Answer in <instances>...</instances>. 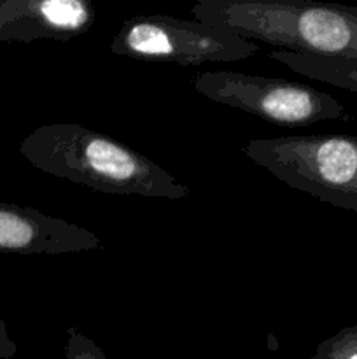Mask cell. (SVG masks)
I'll return each mask as SVG.
<instances>
[{"label":"cell","instance_id":"6da1fadb","mask_svg":"<svg viewBox=\"0 0 357 359\" xmlns=\"http://www.w3.org/2000/svg\"><path fill=\"white\" fill-rule=\"evenodd\" d=\"M20 153L41 172L107 195L182 200L191 193L146 154L83 125L38 126L21 140Z\"/></svg>","mask_w":357,"mask_h":359},{"label":"cell","instance_id":"7a4b0ae2","mask_svg":"<svg viewBox=\"0 0 357 359\" xmlns=\"http://www.w3.org/2000/svg\"><path fill=\"white\" fill-rule=\"evenodd\" d=\"M200 23L280 51L357 60V7L314 0H200Z\"/></svg>","mask_w":357,"mask_h":359},{"label":"cell","instance_id":"3957f363","mask_svg":"<svg viewBox=\"0 0 357 359\" xmlns=\"http://www.w3.org/2000/svg\"><path fill=\"white\" fill-rule=\"evenodd\" d=\"M244 153L289 188L338 209L357 212V137L254 139L244 147Z\"/></svg>","mask_w":357,"mask_h":359},{"label":"cell","instance_id":"277c9868","mask_svg":"<svg viewBox=\"0 0 357 359\" xmlns=\"http://www.w3.org/2000/svg\"><path fill=\"white\" fill-rule=\"evenodd\" d=\"M108 51L122 58L177 65L231 63L259 51L255 42L224 28L168 14H142L125 21L108 44Z\"/></svg>","mask_w":357,"mask_h":359},{"label":"cell","instance_id":"5b68a950","mask_svg":"<svg viewBox=\"0 0 357 359\" xmlns=\"http://www.w3.org/2000/svg\"><path fill=\"white\" fill-rule=\"evenodd\" d=\"M202 97L280 126L314 125L329 119H349V112L332 95L310 84L262 77L234 70H206L192 77Z\"/></svg>","mask_w":357,"mask_h":359},{"label":"cell","instance_id":"8992f818","mask_svg":"<svg viewBox=\"0 0 357 359\" xmlns=\"http://www.w3.org/2000/svg\"><path fill=\"white\" fill-rule=\"evenodd\" d=\"M102 238L79 224L31 207L0 202V251L58 256L102 249Z\"/></svg>","mask_w":357,"mask_h":359},{"label":"cell","instance_id":"52a82bcc","mask_svg":"<svg viewBox=\"0 0 357 359\" xmlns=\"http://www.w3.org/2000/svg\"><path fill=\"white\" fill-rule=\"evenodd\" d=\"M86 0H0V42L69 41L93 25Z\"/></svg>","mask_w":357,"mask_h":359},{"label":"cell","instance_id":"ba28073f","mask_svg":"<svg viewBox=\"0 0 357 359\" xmlns=\"http://www.w3.org/2000/svg\"><path fill=\"white\" fill-rule=\"evenodd\" d=\"M268 58L282 63L284 67L307 79L357 93V60L321 58V56L298 55V53L280 51V49L270 51Z\"/></svg>","mask_w":357,"mask_h":359},{"label":"cell","instance_id":"9c48e42d","mask_svg":"<svg viewBox=\"0 0 357 359\" xmlns=\"http://www.w3.org/2000/svg\"><path fill=\"white\" fill-rule=\"evenodd\" d=\"M321 359H357V325L345 326L329 339L322 340L315 349Z\"/></svg>","mask_w":357,"mask_h":359},{"label":"cell","instance_id":"30bf717a","mask_svg":"<svg viewBox=\"0 0 357 359\" xmlns=\"http://www.w3.org/2000/svg\"><path fill=\"white\" fill-rule=\"evenodd\" d=\"M65 359H108L104 351L90 339L79 332L77 328L70 326L66 330L65 342Z\"/></svg>","mask_w":357,"mask_h":359},{"label":"cell","instance_id":"8fae6325","mask_svg":"<svg viewBox=\"0 0 357 359\" xmlns=\"http://www.w3.org/2000/svg\"><path fill=\"white\" fill-rule=\"evenodd\" d=\"M18 346L13 339H10L7 326L4 319L0 318V359H10L16 356Z\"/></svg>","mask_w":357,"mask_h":359}]
</instances>
